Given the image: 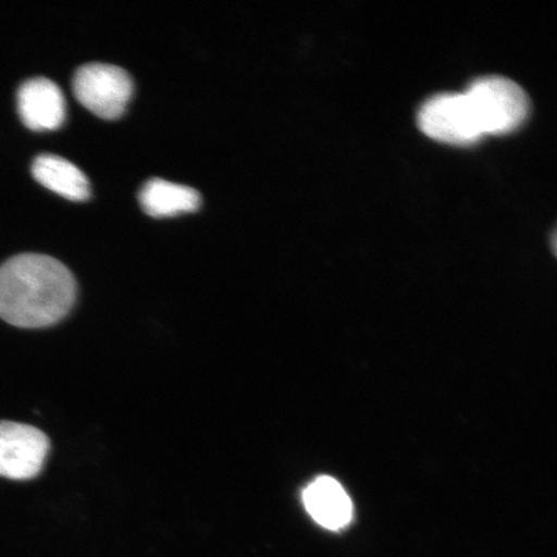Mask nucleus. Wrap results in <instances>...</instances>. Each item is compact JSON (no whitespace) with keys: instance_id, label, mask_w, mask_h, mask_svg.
<instances>
[{"instance_id":"f257e3e1","label":"nucleus","mask_w":557,"mask_h":557,"mask_svg":"<svg viewBox=\"0 0 557 557\" xmlns=\"http://www.w3.org/2000/svg\"><path fill=\"white\" fill-rule=\"evenodd\" d=\"M78 285L53 257L25 253L0 267V318L18 329H46L73 309Z\"/></svg>"},{"instance_id":"7ed1b4c3","label":"nucleus","mask_w":557,"mask_h":557,"mask_svg":"<svg viewBox=\"0 0 557 557\" xmlns=\"http://www.w3.org/2000/svg\"><path fill=\"white\" fill-rule=\"evenodd\" d=\"M73 90L90 113L113 121L124 114L134 95V81L124 69L92 62L76 70Z\"/></svg>"},{"instance_id":"6e6552de","label":"nucleus","mask_w":557,"mask_h":557,"mask_svg":"<svg viewBox=\"0 0 557 557\" xmlns=\"http://www.w3.org/2000/svg\"><path fill=\"white\" fill-rule=\"evenodd\" d=\"M139 205L151 218H173L195 212L200 207V194L190 186L174 184L163 178H151L138 195Z\"/></svg>"},{"instance_id":"f03ea898","label":"nucleus","mask_w":557,"mask_h":557,"mask_svg":"<svg viewBox=\"0 0 557 557\" xmlns=\"http://www.w3.org/2000/svg\"><path fill=\"white\" fill-rule=\"evenodd\" d=\"M483 136L506 135L518 129L529 114L525 90L504 76H483L463 92Z\"/></svg>"},{"instance_id":"39448f33","label":"nucleus","mask_w":557,"mask_h":557,"mask_svg":"<svg viewBox=\"0 0 557 557\" xmlns=\"http://www.w3.org/2000/svg\"><path fill=\"white\" fill-rule=\"evenodd\" d=\"M50 438L30 424L0 422V476L30 480L44 470Z\"/></svg>"},{"instance_id":"20e7f679","label":"nucleus","mask_w":557,"mask_h":557,"mask_svg":"<svg viewBox=\"0 0 557 557\" xmlns=\"http://www.w3.org/2000/svg\"><path fill=\"white\" fill-rule=\"evenodd\" d=\"M417 122L424 135L445 144L470 145L484 137L463 92L431 97L422 104Z\"/></svg>"},{"instance_id":"0eeeda50","label":"nucleus","mask_w":557,"mask_h":557,"mask_svg":"<svg viewBox=\"0 0 557 557\" xmlns=\"http://www.w3.org/2000/svg\"><path fill=\"white\" fill-rule=\"evenodd\" d=\"M302 499L310 517L330 531H341L352 520L350 497L343 485L330 476L313 480L304 491Z\"/></svg>"},{"instance_id":"423d86ee","label":"nucleus","mask_w":557,"mask_h":557,"mask_svg":"<svg viewBox=\"0 0 557 557\" xmlns=\"http://www.w3.org/2000/svg\"><path fill=\"white\" fill-rule=\"evenodd\" d=\"M17 109L21 121L35 132L58 129L66 117L64 94L47 78L29 79L20 87Z\"/></svg>"},{"instance_id":"1a4fd4ad","label":"nucleus","mask_w":557,"mask_h":557,"mask_svg":"<svg viewBox=\"0 0 557 557\" xmlns=\"http://www.w3.org/2000/svg\"><path fill=\"white\" fill-rule=\"evenodd\" d=\"M33 176L40 185L70 200L83 201L90 197V184L85 173L67 159L44 154L35 158Z\"/></svg>"}]
</instances>
